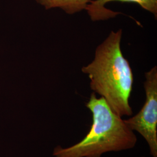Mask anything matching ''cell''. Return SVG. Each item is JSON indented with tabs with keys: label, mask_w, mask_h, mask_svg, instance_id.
<instances>
[{
	"label": "cell",
	"mask_w": 157,
	"mask_h": 157,
	"mask_svg": "<svg viewBox=\"0 0 157 157\" xmlns=\"http://www.w3.org/2000/svg\"><path fill=\"white\" fill-rule=\"evenodd\" d=\"M122 30L112 31L95 52L94 60L82 67L90 78L91 89L103 97L119 116H131L129 104L133 75L121 48Z\"/></svg>",
	"instance_id": "obj_1"
},
{
	"label": "cell",
	"mask_w": 157,
	"mask_h": 157,
	"mask_svg": "<svg viewBox=\"0 0 157 157\" xmlns=\"http://www.w3.org/2000/svg\"><path fill=\"white\" fill-rule=\"evenodd\" d=\"M86 107L93 115L89 132L73 146H57L53 152L54 157H101L105 152L126 150L136 146L137 139L134 131L129 129L103 97L98 98L93 93Z\"/></svg>",
	"instance_id": "obj_2"
},
{
	"label": "cell",
	"mask_w": 157,
	"mask_h": 157,
	"mask_svg": "<svg viewBox=\"0 0 157 157\" xmlns=\"http://www.w3.org/2000/svg\"><path fill=\"white\" fill-rule=\"evenodd\" d=\"M144 87L146 101L140 112L124 122L130 129L137 132L147 142L150 154L157 157V68L145 73Z\"/></svg>",
	"instance_id": "obj_3"
},
{
	"label": "cell",
	"mask_w": 157,
	"mask_h": 157,
	"mask_svg": "<svg viewBox=\"0 0 157 157\" xmlns=\"http://www.w3.org/2000/svg\"><path fill=\"white\" fill-rule=\"evenodd\" d=\"M112 1L137 4L146 11L157 17V0H91L86 10L93 21H105L116 17L120 12L112 11L105 7V4Z\"/></svg>",
	"instance_id": "obj_4"
},
{
	"label": "cell",
	"mask_w": 157,
	"mask_h": 157,
	"mask_svg": "<svg viewBox=\"0 0 157 157\" xmlns=\"http://www.w3.org/2000/svg\"><path fill=\"white\" fill-rule=\"evenodd\" d=\"M46 10L59 8L67 14L72 15L86 10L91 0H36Z\"/></svg>",
	"instance_id": "obj_5"
}]
</instances>
